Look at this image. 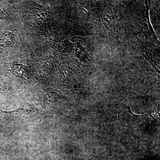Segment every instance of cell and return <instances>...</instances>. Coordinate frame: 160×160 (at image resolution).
<instances>
[{
  "label": "cell",
  "instance_id": "1",
  "mask_svg": "<svg viewBox=\"0 0 160 160\" xmlns=\"http://www.w3.org/2000/svg\"><path fill=\"white\" fill-rule=\"evenodd\" d=\"M37 109L36 107L34 105H32V104L28 103H25L21 104L18 108L15 110H12L11 111H2L3 112L6 113H12L13 112H17L23 115H29L34 112H37Z\"/></svg>",
  "mask_w": 160,
  "mask_h": 160
},
{
  "label": "cell",
  "instance_id": "2",
  "mask_svg": "<svg viewBox=\"0 0 160 160\" xmlns=\"http://www.w3.org/2000/svg\"><path fill=\"white\" fill-rule=\"evenodd\" d=\"M13 34L11 32L6 31L0 36V46L7 47L11 45L13 41Z\"/></svg>",
  "mask_w": 160,
  "mask_h": 160
},
{
  "label": "cell",
  "instance_id": "3",
  "mask_svg": "<svg viewBox=\"0 0 160 160\" xmlns=\"http://www.w3.org/2000/svg\"><path fill=\"white\" fill-rule=\"evenodd\" d=\"M12 69L13 72L17 75L20 77L23 78L26 80L28 78V71L26 66L20 64H15L13 65Z\"/></svg>",
  "mask_w": 160,
  "mask_h": 160
}]
</instances>
